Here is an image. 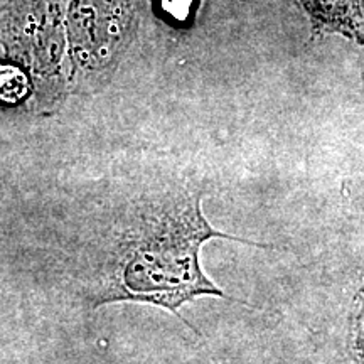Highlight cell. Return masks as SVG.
<instances>
[{"label": "cell", "instance_id": "obj_2", "mask_svg": "<svg viewBox=\"0 0 364 364\" xmlns=\"http://www.w3.org/2000/svg\"><path fill=\"white\" fill-rule=\"evenodd\" d=\"M314 36L341 34L364 44V0H300Z\"/></svg>", "mask_w": 364, "mask_h": 364}, {"label": "cell", "instance_id": "obj_1", "mask_svg": "<svg viewBox=\"0 0 364 364\" xmlns=\"http://www.w3.org/2000/svg\"><path fill=\"white\" fill-rule=\"evenodd\" d=\"M213 238L267 248L209 225L201 194L171 188L139 196L66 255V273L91 309L139 302L184 321L182 306L201 297L226 299L203 272L201 248Z\"/></svg>", "mask_w": 364, "mask_h": 364}]
</instances>
